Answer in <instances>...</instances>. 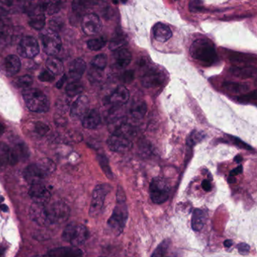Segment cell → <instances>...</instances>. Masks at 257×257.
<instances>
[{
    "label": "cell",
    "instance_id": "7bdbcfd3",
    "mask_svg": "<svg viewBox=\"0 0 257 257\" xmlns=\"http://www.w3.org/2000/svg\"><path fill=\"white\" fill-rule=\"evenodd\" d=\"M39 79L42 82H52L55 79V75L51 73L49 70H45V71L40 73Z\"/></svg>",
    "mask_w": 257,
    "mask_h": 257
},
{
    "label": "cell",
    "instance_id": "1f68e13d",
    "mask_svg": "<svg viewBox=\"0 0 257 257\" xmlns=\"http://www.w3.org/2000/svg\"><path fill=\"white\" fill-rule=\"evenodd\" d=\"M127 44L125 37L123 34H117L109 42V48L112 52L123 49Z\"/></svg>",
    "mask_w": 257,
    "mask_h": 257
},
{
    "label": "cell",
    "instance_id": "ba28073f",
    "mask_svg": "<svg viewBox=\"0 0 257 257\" xmlns=\"http://www.w3.org/2000/svg\"><path fill=\"white\" fill-rule=\"evenodd\" d=\"M43 50L49 56H54L60 52L62 46L61 39L58 33L51 29L45 30L41 33Z\"/></svg>",
    "mask_w": 257,
    "mask_h": 257
},
{
    "label": "cell",
    "instance_id": "9f6ffc18",
    "mask_svg": "<svg viewBox=\"0 0 257 257\" xmlns=\"http://www.w3.org/2000/svg\"><path fill=\"white\" fill-rule=\"evenodd\" d=\"M4 132H5V127H4V124L0 123V137L4 135Z\"/></svg>",
    "mask_w": 257,
    "mask_h": 257
},
{
    "label": "cell",
    "instance_id": "4fadbf2b",
    "mask_svg": "<svg viewBox=\"0 0 257 257\" xmlns=\"http://www.w3.org/2000/svg\"><path fill=\"white\" fill-rule=\"evenodd\" d=\"M163 73L155 67L147 68L141 77V82L146 88L159 86L163 82Z\"/></svg>",
    "mask_w": 257,
    "mask_h": 257
},
{
    "label": "cell",
    "instance_id": "52a82bcc",
    "mask_svg": "<svg viewBox=\"0 0 257 257\" xmlns=\"http://www.w3.org/2000/svg\"><path fill=\"white\" fill-rule=\"evenodd\" d=\"M127 217L128 212L125 203H118L108 220V225L115 231V234H119L125 226Z\"/></svg>",
    "mask_w": 257,
    "mask_h": 257
},
{
    "label": "cell",
    "instance_id": "8992f818",
    "mask_svg": "<svg viewBox=\"0 0 257 257\" xmlns=\"http://www.w3.org/2000/svg\"><path fill=\"white\" fill-rule=\"evenodd\" d=\"M112 187L109 184L103 183L99 184L94 188L91 198V206H90L89 214L92 217L98 216L103 208L105 198L110 192Z\"/></svg>",
    "mask_w": 257,
    "mask_h": 257
},
{
    "label": "cell",
    "instance_id": "74e56055",
    "mask_svg": "<svg viewBox=\"0 0 257 257\" xmlns=\"http://www.w3.org/2000/svg\"><path fill=\"white\" fill-rule=\"evenodd\" d=\"M170 244H171V240L168 239L163 240L155 249L151 257H163L169 249Z\"/></svg>",
    "mask_w": 257,
    "mask_h": 257
},
{
    "label": "cell",
    "instance_id": "277c9868",
    "mask_svg": "<svg viewBox=\"0 0 257 257\" xmlns=\"http://www.w3.org/2000/svg\"><path fill=\"white\" fill-rule=\"evenodd\" d=\"M62 237L72 246H77L82 244L87 240L88 237V231L85 225L71 222L64 228Z\"/></svg>",
    "mask_w": 257,
    "mask_h": 257
},
{
    "label": "cell",
    "instance_id": "603a6c76",
    "mask_svg": "<svg viewBox=\"0 0 257 257\" xmlns=\"http://www.w3.org/2000/svg\"><path fill=\"white\" fill-rule=\"evenodd\" d=\"M153 36L155 40L159 43H165L172 37V32L168 25L157 23L153 28Z\"/></svg>",
    "mask_w": 257,
    "mask_h": 257
},
{
    "label": "cell",
    "instance_id": "f546056e",
    "mask_svg": "<svg viewBox=\"0 0 257 257\" xmlns=\"http://www.w3.org/2000/svg\"><path fill=\"white\" fill-rule=\"evenodd\" d=\"M231 72L234 76L239 78L252 77L255 74V68L250 67H233Z\"/></svg>",
    "mask_w": 257,
    "mask_h": 257
},
{
    "label": "cell",
    "instance_id": "11a10c76",
    "mask_svg": "<svg viewBox=\"0 0 257 257\" xmlns=\"http://www.w3.org/2000/svg\"><path fill=\"white\" fill-rule=\"evenodd\" d=\"M232 244L233 241L232 240H230V239H228V240H226L224 241V246H225V247H230V246H231Z\"/></svg>",
    "mask_w": 257,
    "mask_h": 257
},
{
    "label": "cell",
    "instance_id": "816d5d0a",
    "mask_svg": "<svg viewBox=\"0 0 257 257\" xmlns=\"http://www.w3.org/2000/svg\"><path fill=\"white\" fill-rule=\"evenodd\" d=\"M163 257H181L178 252L175 251H169V249L167 251L166 253L164 255Z\"/></svg>",
    "mask_w": 257,
    "mask_h": 257
},
{
    "label": "cell",
    "instance_id": "7402d4cb",
    "mask_svg": "<svg viewBox=\"0 0 257 257\" xmlns=\"http://www.w3.org/2000/svg\"><path fill=\"white\" fill-rule=\"evenodd\" d=\"M100 122H101V118L97 109L88 110L82 118V125L85 128H96Z\"/></svg>",
    "mask_w": 257,
    "mask_h": 257
},
{
    "label": "cell",
    "instance_id": "3957f363",
    "mask_svg": "<svg viewBox=\"0 0 257 257\" xmlns=\"http://www.w3.org/2000/svg\"><path fill=\"white\" fill-rule=\"evenodd\" d=\"M24 100L30 110L46 112L49 109V101L44 93L37 88H27L23 91Z\"/></svg>",
    "mask_w": 257,
    "mask_h": 257
},
{
    "label": "cell",
    "instance_id": "680465c9",
    "mask_svg": "<svg viewBox=\"0 0 257 257\" xmlns=\"http://www.w3.org/2000/svg\"><path fill=\"white\" fill-rule=\"evenodd\" d=\"M235 182V179L233 177H230L229 178H228V183H234Z\"/></svg>",
    "mask_w": 257,
    "mask_h": 257
},
{
    "label": "cell",
    "instance_id": "d4e9b609",
    "mask_svg": "<svg viewBox=\"0 0 257 257\" xmlns=\"http://www.w3.org/2000/svg\"><path fill=\"white\" fill-rule=\"evenodd\" d=\"M20 59L16 55H9L5 60V69L9 76L17 74L21 70Z\"/></svg>",
    "mask_w": 257,
    "mask_h": 257
},
{
    "label": "cell",
    "instance_id": "9c48e42d",
    "mask_svg": "<svg viewBox=\"0 0 257 257\" xmlns=\"http://www.w3.org/2000/svg\"><path fill=\"white\" fill-rule=\"evenodd\" d=\"M29 195L34 204H45L50 202L52 198V192L49 186L43 182L37 184L31 185Z\"/></svg>",
    "mask_w": 257,
    "mask_h": 257
},
{
    "label": "cell",
    "instance_id": "b9f144b4",
    "mask_svg": "<svg viewBox=\"0 0 257 257\" xmlns=\"http://www.w3.org/2000/svg\"><path fill=\"white\" fill-rule=\"evenodd\" d=\"M86 3L81 2V1H74L72 4V8H73V12L77 16H80L82 13L86 10L87 5Z\"/></svg>",
    "mask_w": 257,
    "mask_h": 257
},
{
    "label": "cell",
    "instance_id": "4316f807",
    "mask_svg": "<svg viewBox=\"0 0 257 257\" xmlns=\"http://www.w3.org/2000/svg\"><path fill=\"white\" fill-rule=\"evenodd\" d=\"M206 222V215L202 210H194L192 218V227L194 231H199L202 229Z\"/></svg>",
    "mask_w": 257,
    "mask_h": 257
},
{
    "label": "cell",
    "instance_id": "91938a15",
    "mask_svg": "<svg viewBox=\"0 0 257 257\" xmlns=\"http://www.w3.org/2000/svg\"><path fill=\"white\" fill-rule=\"evenodd\" d=\"M34 257H49L48 255H35Z\"/></svg>",
    "mask_w": 257,
    "mask_h": 257
},
{
    "label": "cell",
    "instance_id": "ac0fdd59",
    "mask_svg": "<svg viewBox=\"0 0 257 257\" xmlns=\"http://www.w3.org/2000/svg\"><path fill=\"white\" fill-rule=\"evenodd\" d=\"M19 162V156L13 149L0 142V165H15Z\"/></svg>",
    "mask_w": 257,
    "mask_h": 257
},
{
    "label": "cell",
    "instance_id": "6da1fadb",
    "mask_svg": "<svg viewBox=\"0 0 257 257\" xmlns=\"http://www.w3.org/2000/svg\"><path fill=\"white\" fill-rule=\"evenodd\" d=\"M70 209L64 201L38 204L34 210V219L43 226L64 223L70 217Z\"/></svg>",
    "mask_w": 257,
    "mask_h": 257
},
{
    "label": "cell",
    "instance_id": "ab89813d",
    "mask_svg": "<svg viewBox=\"0 0 257 257\" xmlns=\"http://www.w3.org/2000/svg\"><path fill=\"white\" fill-rule=\"evenodd\" d=\"M33 82L34 81H33L32 77L26 75V76H21V77L18 78L16 81V85L19 87V88L27 89V88H31Z\"/></svg>",
    "mask_w": 257,
    "mask_h": 257
},
{
    "label": "cell",
    "instance_id": "bcb514c9",
    "mask_svg": "<svg viewBox=\"0 0 257 257\" xmlns=\"http://www.w3.org/2000/svg\"><path fill=\"white\" fill-rule=\"evenodd\" d=\"M237 249H238L239 252L241 255H246L249 253V246L247 243H241L237 246Z\"/></svg>",
    "mask_w": 257,
    "mask_h": 257
},
{
    "label": "cell",
    "instance_id": "cb8c5ba5",
    "mask_svg": "<svg viewBox=\"0 0 257 257\" xmlns=\"http://www.w3.org/2000/svg\"><path fill=\"white\" fill-rule=\"evenodd\" d=\"M86 69V64L82 58H77L73 61L70 67V76L74 81H79Z\"/></svg>",
    "mask_w": 257,
    "mask_h": 257
},
{
    "label": "cell",
    "instance_id": "83f0119b",
    "mask_svg": "<svg viewBox=\"0 0 257 257\" xmlns=\"http://www.w3.org/2000/svg\"><path fill=\"white\" fill-rule=\"evenodd\" d=\"M46 67L48 70L54 75H60L64 71V64L59 58L55 56H50L46 61Z\"/></svg>",
    "mask_w": 257,
    "mask_h": 257
},
{
    "label": "cell",
    "instance_id": "f6af8a7d",
    "mask_svg": "<svg viewBox=\"0 0 257 257\" xmlns=\"http://www.w3.org/2000/svg\"><path fill=\"white\" fill-rule=\"evenodd\" d=\"M68 107L69 101L67 99H60V100L57 102V108H58V111H60V112H67Z\"/></svg>",
    "mask_w": 257,
    "mask_h": 257
},
{
    "label": "cell",
    "instance_id": "e0dca14e",
    "mask_svg": "<svg viewBox=\"0 0 257 257\" xmlns=\"http://www.w3.org/2000/svg\"><path fill=\"white\" fill-rule=\"evenodd\" d=\"M29 13V24L31 27L37 31H41L46 25V16L41 5L28 10Z\"/></svg>",
    "mask_w": 257,
    "mask_h": 257
},
{
    "label": "cell",
    "instance_id": "f1b7e54d",
    "mask_svg": "<svg viewBox=\"0 0 257 257\" xmlns=\"http://www.w3.org/2000/svg\"><path fill=\"white\" fill-rule=\"evenodd\" d=\"M222 88L229 93L232 94H241L248 89V86L237 82H225L222 84Z\"/></svg>",
    "mask_w": 257,
    "mask_h": 257
},
{
    "label": "cell",
    "instance_id": "9a60e30c",
    "mask_svg": "<svg viewBox=\"0 0 257 257\" xmlns=\"http://www.w3.org/2000/svg\"><path fill=\"white\" fill-rule=\"evenodd\" d=\"M130 94L128 90L124 86H118L111 93L106 99V101L112 107H120L127 103Z\"/></svg>",
    "mask_w": 257,
    "mask_h": 257
},
{
    "label": "cell",
    "instance_id": "94428289",
    "mask_svg": "<svg viewBox=\"0 0 257 257\" xmlns=\"http://www.w3.org/2000/svg\"><path fill=\"white\" fill-rule=\"evenodd\" d=\"M100 257H103V256H100Z\"/></svg>",
    "mask_w": 257,
    "mask_h": 257
},
{
    "label": "cell",
    "instance_id": "f35d334b",
    "mask_svg": "<svg viewBox=\"0 0 257 257\" xmlns=\"http://www.w3.org/2000/svg\"><path fill=\"white\" fill-rule=\"evenodd\" d=\"M204 138V133L198 132V131H193L189 135L187 139V144L189 146H195L198 143L201 142Z\"/></svg>",
    "mask_w": 257,
    "mask_h": 257
},
{
    "label": "cell",
    "instance_id": "7dc6e473",
    "mask_svg": "<svg viewBox=\"0 0 257 257\" xmlns=\"http://www.w3.org/2000/svg\"><path fill=\"white\" fill-rule=\"evenodd\" d=\"M125 194L121 187H118L117 191V201L118 203H125Z\"/></svg>",
    "mask_w": 257,
    "mask_h": 257
},
{
    "label": "cell",
    "instance_id": "db71d44e",
    "mask_svg": "<svg viewBox=\"0 0 257 257\" xmlns=\"http://www.w3.org/2000/svg\"><path fill=\"white\" fill-rule=\"evenodd\" d=\"M66 81V76H64L62 77V79H60L59 82L57 83V88H61L62 87L63 84L64 83V82Z\"/></svg>",
    "mask_w": 257,
    "mask_h": 257
},
{
    "label": "cell",
    "instance_id": "5bb4252c",
    "mask_svg": "<svg viewBox=\"0 0 257 257\" xmlns=\"http://www.w3.org/2000/svg\"><path fill=\"white\" fill-rule=\"evenodd\" d=\"M13 28L5 13L0 12V49L7 47L12 41Z\"/></svg>",
    "mask_w": 257,
    "mask_h": 257
},
{
    "label": "cell",
    "instance_id": "60d3db41",
    "mask_svg": "<svg viewBox=\"0 0 257 257\" xmlns=\"http://www.w3.org/2000/svg\"><path fill=\"white\" fill-rule=\"evenodd\" d=\"M98 159L99 162H100V166H101L102 169H103V171H104L106 175L107 176L109 179H112L113 175H112V171H111L110 167H109V162H108V159L103 156H99Z\"/></svg>",
    "mask_w": 257,
    "mask_h": 257
},
{
    "label": "cell",
    "instance_id": "d6a6232c",
    "mask_svg": "<svg viewBox=\"0 0 257 257\" xmlns=\"http://www.w3.org/2000/svg\"><path fill=\"white\" fill-rule=\"evenodd\" d=\"M83 91V86L79 81H73L66 87V93L70 97H76Z\"/></svg>",
    "mask_w": 257,
    "mask_h": 257
},
{
    "label": "cell",
    "instance_id": "44dd1931",
    "mask_svg": "<svg viewBox=\"0 0 257 257\" xmlns=\"http://www.w3.org/2000/svg\"><path fill=\"white\" fill-rule=\"evenodd\" d=\"M49 257H82V252L77 246L54 248L48 252Z\"/></svg>",
    "mask_w": 257,
    "mask_h": 257
},
{
    "label": "cell",
    "instance_id": "f5cc1de1",
    "mask_svg": "<svg viewBox=\"0 0 257 257\" xmlns=\"http://www.w3.org/2000/svg\"><path fill=\"white\" fill-rule=\"evenodd\" d=\"M202 188L206 192H208V191H210V189H211V184H210L208 180H204L202 182Z\"/></svg>",
    "mask_w": 257,
    "mask_h": 257
},
{
    "label": "cell",
    "instance_id": "5b68a950",
    "mask_svg": "<svg viewBox=\"0 0 257 257\" xmlns=\"http://www.w3.org/2000/svg\"><path fill=\"white\" fill-rule=\"evenodd\" d=\"M171 187L166 180L160 177L154 178L150 183V195L155 204L165 203L169 198Z\"/></svg>",
    "mask_w": 257,
    "mask_h": 257
},
{
    "label": "cell",
    "instance_id": "7a4b0ae2",
    "mask_svg": "<svg viewBox=\"0 0 257 257\" xmlns=\"http://www.w3.org/2000/svg\"><path fill=\"white\" fill-rule=\"evenodd\" d=\"M190 56L203 66H210L217 60L214 44L208 39L195 40L189 49Z\"/></svg>",
    "mask_w": 257,
    "mask_h": 257
},
{
    "label": "cell",
    "instance_id": "6f0895ef",
    "mask_svg": "<svg viewBox=\"0 0 257 257\" xmlns=\"http://www.w3.org/2000/svg\"><path fill=\"white\" fill-rule=\"evenodd\" d=\"M234 161H235L237 163H240L242 161V158L240 156H236L235 159H234Z\"/></svg>",
    "mask_w": 257,
    "mask_h": 257
},
{
    "label": "cell",
    "instance_id": "30bf717a",
    "mask_svg": "<svg viewBox=\"0 0 257 257\" xmlns=\"http://www.w3.org/2000/svg\"><path fill=\"white\" fill-rule=\"evenodd\" d=\"M18 52L23 58H34L40 53L38 42L35 38L30 36L24 37L19 43Z\"/></svg>",
    "mask_w": 257,
    "mask_h": 257
},
{
    "label": "cell",
    "instance_id": "ffe728a7",
    "mask_svg": "<svg viewBox=\"0 0 257 257\" xmlns=\"http://www.w3.org/2000/svg\"><path fill=\"white\" fill-rule=\"evenodd\" d=\"M132 59V53L124 48L115 51L112 55L113 66L118 69L125 68L130 64Z\"/></svg>",
    "mask_w": 257,
    "mask_h": 257
},
{
    "label": "cell",
    "instance_id": "ee69618b",
    "mask_svg": "<svg viewBox=\"0 0 257 257\" xmlns=\"http://www.w3.org/2000/svg\"><path fill=\"white\" fill-rule=\"evenodd\" d=\"M101 70H97V69L92 67L91 70L88 73V78H89L91 82H97V81L100 80L101 78V73H100Z\"/></svg>",
    "mask_w": 257,
    "mask_h": 257
},
{
    "label": "cell",
    "instance_id": "484cf974",
    "mask_svg": "<svg viewBox=\"0 0 257 257\" xmlns=\"http://www.w3.org/2000/svg\"><path fill=\"white\" fill-rule=\"evenodd\" d=\"M147 110V106L145 102L138 100L134 102L130 107L131 118L135 121H139L142 119L145 115Z\"/></svg>",
    "mask_w": 257,
    "mask_h": 257
},
{
    "label": "cell",
    "instance_id": "7c38bea8",
    "mask_svg": "<svg viewBox=\"0 0 257 257\" xmlns=\"http://www.w3.org/2000/svg\"><path fill=\"white\" fill-rule=\"evenodd\" d=\"M82 28L83 32L87 35H96L101 31V20L97 15L88 13L82 18Z\"/></svg>",
    "mask_w": 257,
    "mask_h": 257
},
{
    "label": "cell",
    "instance_id": "c3c4849f",
    "mask_svg": "<svg viewBox=\"0 0 257 257\" xmlns=\"http://www.w3.org/2000/svg\"><path fill=\"white\" fill-rule=\"evenodd\" d=\"M231 141H234V144H235L237 147H240V148L246 149V150H252L249 146H248L247 144L243 143V141H240V139H237V138H234V140L231 138Z\"/></svg>",
    "mask_w": 257,
    "mask_h": 257
},
{
    "label": "cell",
    "instance_id": "4dcf8cb0",
    "mask_svg": "<svg viewBox=\"0 0 257 257\" xmlns=\"http://www.w3.org/2000/svg\"><path fill=\"white\" fill-rule=\"evenodd\" d=\"M36 164L40 167V169L43 171L46 177L51 175L56 170V165L55 162L49 159H40Z\"/></svg>",
    "mask_w": 257,
    "mask_h": 257
},
{
    "label": "cell",
    "instance_id": "2e32d148",
    "mask_svg": "<svg viewBox=\"0 0 257 257\" xmlns=\"http://www.w3.org/2000/svg\"><path fill=\"white\" fill-rule=\"evenodd\" d=\"M89 101L86 96L78 97L72 105L70 109V116L73 119H82L89 109Z\"/></svg>",
    "mask_w": 257,
    "mask_h": 257
},
{
    "label": "cell",
    "instance_id": "8d00e7d4",
    "mask_svg": "<svg viewBox=\"0 0 257 257\" xmlns=\"http://www.w3.org/2000/svg\"><path fill=\"white\" fill-rule=\"evenodd\" d=\"M106 44V40L104 37L100 38L92 39L88 40L87 43L88 49L91 51H99L103 49Z\"/></svg>",
    "mask_w": 257,
    "mask_h": 257
},
{
    "label": "cell",
    "instance_id": "d6986e66",
    "mask_svg": "<svg viewBox=\"0 0 257 257\" xmlns=\"http://www.w3.org/2000/svg\"><path fill=\"white\" fill-rule=\"evenodd\" d=\"M24 177L28 183L31 185H34L43 182L46 176L37 164H34L25 168L24 171Z\"/></svg>",
    "mask_w": 257,
    "mask_h": 257
},
{
    "label": "cell",
    "instance_id": "8fae6325",
    "mask_svg": "<svg viewBox=\"0 0 257 257\" xmlns=\"http://www.w3.org/2000/svg\"><path fill=\"white\" fill-rule=\"evenodd\" d=\"M109 150L115 153H124L132 149V143L130 138L121 134L113 133L107 141Z\"/></svg>",
    "mask_w": 257,
    "mask_h": 257
},
{
    "label": "cell",
    "instance_id": "e575fe53",
    "mask_svg": "<svg viewBox=\"0 0 257 257\" xmlns=\"http://www.w3.org/2000/svg\"><path fill=\"white\" fill-rule=\"evenodd\" d=\"M45 13H48L49 16L55 14L60 11L61 8V2H46L40 4Z\"/></svg>",
    "mask_w": 257,
    "mask_h": 257
},
{
    "label": "cell",
    "instance_id": "836d02e7",
    "mask_svg": "<svg viewBox=\"0 0 257 257\" xmlns=\"http://www.w3.org/2000/svg\"><path fill=\"white\" fill-rule=\"evenodd\" d=\"M32 127L33 134H34V136L38 138L46 136L48 132L50 130L47 124L41 122V121H37V122L34 123Z\"/></svg>",
    "mask_w": 257,
    "mask_h": 257
},
{
    "label": "cell",
    "instance_id": "f907efd6",
    "mask_svg": "<svg viewBox=\"0 0 257 257\" xmlns=\"http://www.w3.org/2000/svg\"><path fill=\"white\" fill-rule=\"evenodd\" d=\"M242 171H243V167H242V165H239L230 172V177H234V176L238 175L239 174H241Z\"/></svg>",
    "mask_w": 257,
    "mask_h": 257
},
{
    "label": "cell",
    "instance_id": "681fc988",
    "mask_svg": "<svg viewBox=\"0 0 257 257\" xmlns=\"http://www.w3.org/2000/svg\"><path fill=\"white\" fill-rule=\"evenodd\" d=\"M134 79L133 72L127 71L122 75V81L124 83H129Z\"/></svg>",
    "mask_w": 257,
    "mask_h": 257
},
{
    "label": "cell",
    "instance_id": "d590c367",
    "mask_svg": "<svg viewBox=\"0 0 257 257\" xmlns=\"http://www.w3.org/2000/svg\"><path fill=\"white\" fill-rule=\"evenodd\" d=\"M106 64H107V58L104 54L97 55L91 61L92 67L97 69V70H101V71L104 70L105 67H106Z\"/></svg>",
    "mask_w": 257,
    "mask_h": 257
}]
</instances>
